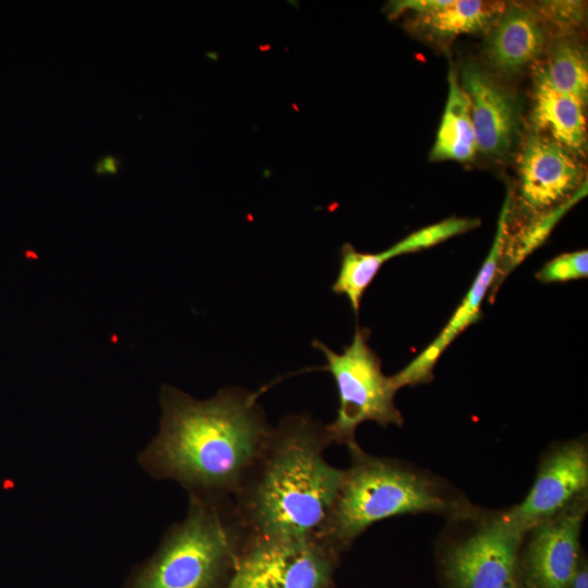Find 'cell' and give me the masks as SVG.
Instances as JSON below:
<instances>
[{
	"label": "cell",
	"mask_w": 588,
	"mask_h": 588,
	"mask_svg": "<svg viewBox=\"0 0 588 588\" xmlns=\"http://www.w3.org/2000/svg\"><path fill=\"white\" fill-rule=\"evenodd\" d=\"M500 588H518L516 581L514 579L507 581L505 585H503Z\"/></svg>",
	"instance_id": "cb8c5ba5"
},
{
	"label": "cell",
	"mask_w": 588,
	"mask_h": 588,
	"mask_svg": "<svg viewBox=\"0 0 588 588\" xmlns=\"http://www.w3.org/2000/svg\"><path fill=\"white\" fill-rule=\"evenodd\" d=\"M458 82L468 100L476 151L488 156L506 154L518 131L514 96L473 62L462 69Z\"/></svg>",
	"instance_id": "7c38bea8"
},
{
	"label": "cell",
	"mask_w": 588,
	"mask_h": 588,
	"mask_svg": "<svg viewBox=\"0 0 588 588\" xmlns=\"http://www.w3.org/2000/svg\"><path fill=\"white\" fill-rule=\"evenodd\" d=\"M370 330L356 327L351 344L342 353L315 340L313 346L326 357L328 370L335 382L339 407L335 419L326 425L331 443L347 449L358 445L355 433L359 425L375 421L382 427L402 426L403 417L394 404L396 389L391 377L381 369V360L369 346Z\"/></svg>",
	"instance_id": "5b68a950"
},
{
	"label": "cell",
	"mask_w": 588,
	"mask_h": 588,
	"mask_svg": "<svg viewBox=\"0 0 588 588\" xmlns=\"http://www.w3.org/2000/svg\"><path fill=\"white\" fill-rule=\"evenodd\" d=\"M587 444L583 440L567 441L546 454L524 500L501 514L525 535L587 494Z\"/></svg>",
	"instance_id": "9c48e42d"
},
{
	"label": "cell",
	"mask_w": 588,
	"mask_h": 588,
	"mask_svg": "<svg viewBox=\"0 0 588 588\" xmlns=\"http://www.w3.org/2000/svg\"><path fill=\"white\" fill-rule=\"evenodd\" d=\"M587 273L588 252L583 249L554 257L536 273V278L542 283H553L587 278Z\"/></svg>",
	"instance_id": "d6986e66"
},
{
	"label": "cell",
	"mask_w": 588,
	"mask_h": 588,
	"mask_svg": "<svg viewBox=\"0 0 588 588\" xmlns=\"http://www.w3.org/2000/svg\"><path fill=\"white\" fill-rule=\"evenodd\" d=\"M326 425L304 414L289 415L268 440L233 495L248 537L319 538L344 480L323 452Z\"/></svg>",
	"instance_id": "7a4b0ae2"
},
{
	"label": "cell",
	"mask_w": 588,
	"mask_h": 588,
	"mask_svg": "<svg viewBox=\"0 0 588 588\" xmlns=\"http://www.w3.org/2000/svg\"><path fill=\"white\" fill-rule=\"evenodd\" d=\"M524 536L501 513L485 519L446 553L451 588H500L514 579Z\"/></svg>",
	"instance_id": "ba28073f"
},
{
	"label": "cell",
	"mask_w": 588,
	"mask_h": 588,
	"mask_svg": "<svg viewBox=\"0 0 588 588\" xmlns=\"http://www.w3.org/2000/svg\"><path fill=\"white\" fill-rule=\"evenodd\" d=\"M568 588H588V571L586 563L583 561L579 562Z\"/></svg>",
	"instance_id": "603a6c76"
},
{
	"label": "cell",
	"mask_w": 588,
	"mask_h": 588,
	"mask_svg": "<svg viewBox=\"0 0 588 588\" xmlns=\"http://www.w3.org/2000/svg\"><path fill=\"white\" fill-rule=\"evenodd\" d=\"M351 465L319 535L334 552L352 544L382 519L433 513L452 519H477L480 510L451 487L401 462L377 457L359 445L348 449Z\"/></svg>",
	"instance_id": "3957f363"
},
{
	"label": "cell",
	"mask_w": 588,
	"mask_h": 588,
	"mask_svg": "<svg viewBox=\"0 0 588 588\" xmlns=\"http://www.w3.org/2000/svg\"><path fill=\"white\" fill-rule=\"evenodd\" d=\"M448 79L446 103L430 159L466 161L476 152L469 105L453 68Z\"/></svg>",
	"instance_id": "2e32d148"
},
{
	"label": "cell",
	"mask_w": 588,
	"mask_h": 588,
	"mask_svg": "<svg viewBox=\"0 0 588 588\" xmlns=\"http://www.w3.org/2000/svg\"><path fill=\"white\" fill-rule=\"evenodd\" d=\"M510 193L507 192L502 210L500 212L498 228L491 249L478 271L470 289L464 296L439 335L417 357H415L402 370L391 377L396 390L420 383H427L433 378V368L446 350V347L468 326L478 321L481 316V304L495 281L500 259L503 253L506 234L507 217L510 212Z\"/></svg>",
	"instance_id": "8fae6325"
},
{
	"label": "cell",
	"mask_w": 588,
	"mask_h": 588,
	"mask_svg": "<svg viewBox=\"0 0 588 588\" xmlns=\"http://www.w3.org/2000/svg\"><path fill=\"white\" fill-rule=\"evenodd\" d=\"M540 8L546 19L563 28L578 25L584 17V4L577 1H547Z\"/></svg>",
	"instance_id": "ffe728a7"
},
{
	"label": "cell",
	"mask_w": 588,
	"mask_h": 588,
	"mask_svg": "<svg viewBox=\"0 0 588 588\" xmlns=\"http://www.w3.org/2000/svg\"><path fill=\"white\" fill-rule=\"evenodd\" d=\"M186 516L164 532L126 588H220L248 535L231 499L188 495Z\"/></svg>",
	"instance_id": "277c9868"
},
{
	"label": "cell",
	"mask_w": 588,
	"mask_h": 588,
	"mask_svg": "<svg viewBox=\"0 0 588 588\" xmlns=\"http://www.w3.org/2000/svg\"><path fill=\"white\" fill-rule=\"evenodd\" d=\"M558 90L571 95L584 105L588 95V66L584 49L571 39H558L547 65L539 69Z\"/></svg>",
	"instance_id": "ac0fdd59"
},
{
	"label": "cell",
	"mask_w": 588,
	"mask_h": 588,
	"mask_svg": "<svg viewBox=\"0 0 588 588\" xmlns=\"http://www.w3.org/2000/svg\"><path fill=\"white\" fill-rule=\"evenodd\" d=\"M335 553L319 538L248 537L221 588H326Z\"/></svg>",
	"instance_id": "8992f818"
},
{
	"label": "cell",
	"mask_w": 588,
	"mask_h": 588,
	"mask_svg": "<svg viewBox=\"0 0 588 588\" xmlns=\"http://www.w3.org/2000/svg\"><path fill=\"white\" fill-rule=\"evenodd\" d=\"M451 3V0H401L392 2L390 15L413 11L415 15L440 10Z\"/></svg>",
	"instance_id": "44dd1931"
},
{
	"label": "cell",
	"mask_w": 588,
	"mask_h": 588,
	"mask_svg": "<svg viewBox=\"0 0 588 588\" xmlns=\"http://www.w3.org/2000/svg\"><path fill=\"white\" fill-rule=\"evenodd\" d=\"M257 395L226 388L197 400L163 385L159 430L137 463L155 479L176 481L188 495L232 499L272 429Z\"/></svg>",
	"instance_id": "6da1fadb"
},
{
	"label": "cell",
	"mask_w": 588,
	"mask_h": 588,
	"mask_svg": "<svg viewBox=\"0 0 588 588\" xmlns=\"http://www.w3.org/2000/svg\"><path fill=\"white\" fill-rule=\"evenodd\" d=\"M501 2L451 0L446 7L418 14L415 24L433 39H452L487 30L505 10Z\"/></svg>",
	"instance_id": "e0dca14e"
},
{
	"label": "cell",
	"mask_w": 588,
	"mask_h": 588,
	"mask_svg": "<svg viewBox=\"0 0 588 588\" xmlns=\"http://www.w3.org/2000/svg\"><path fill=\"white\" fill-rule=\"evenodd\" d=\"M531 119L536 132H547L574 154L583 150L586 143L584 103L555 89L540 70L535 75Z\"/></svg>",
	"instance_id": "9a60e30c"
},
{
	"label": "cell",
	"mask_w": 588,
	"mask_h": 588,
	"mask_svg": "<svg viewBox=\"0 0 588 588\" xmlns=\"http://www.w3.org/2000/svg\"><path fill=\"white\" fill-rule=\"evenodd\" d=\"M587 510L585 494L525 534L524 566L530 588L569 587L580 562V532Z\"/></svg>",
	"instance_id": "30bf717a"
},
{
	"label": "cell",
	"mask_w": 588,
	"mask_h": 588,
	"mask_svg": "<svg viewBox=\"0 0 588 588\" xmlns=\"http://www.w3.org/2000/svg\"><path fill=\"white\" fill-rule=\"evenodd\" d=\"M517 173L516 207L524 222L567 203L587 181L574 152L536 131L522 148Z\"/></svg>",
	"instance_id": "52a82bcc"
},
{
	"label": "cell",
	"mask_w": 588,
	"mask_h": 588,
	"mask_svg": "<svg viewBox=\"0 0 588 588\" xmlns=\"http://www.w3.org/2000/svg\"><path fill=\"white\" fill-rule=\"evenodd\" d=\"M479 224L480 221L475 218L452 217L419 229L376 254L360 253L346 243L341 248L340 270L332 284V291L345 296L351 305L357 306L384 262L400 255L438 245Z\"/></svg>",
	"instance_id": "4fadbf2b"
},
{
	"label": "cell",
	"mask_w": 588,
	"mask_h": 588,
	"mask_svg": "<svg viewBox=\"0 0 588 588\" xmlns=\"http://www.w3.org/2000/svg\"><path fill=\"white\" fill-rule=\"evenodd\" d=\"M485 46L488 63L504 75H515L531 63L544 47L540 16L522 5L505 8L489 28Z\"/></svg>",
	"instance_id": "5bb4252c"
},
{
	"label": "cell",
	"mask_w": 588,
	"mask_h": 588,
	"mask_svg": "<svg viewBox=\"0 0 588 588\" xmlns=\"http://www.w3.org/2000/svg\"><path fill=\"white\" fill-rule=\"evenodd\" d=\"M121 166L122 160L118 156H114L112 154H106L97 160L93 171L95 174L98 175H117L120 171Z\"/></svg>",
	"instance_id": "7402d4cb"
}]
</instances>
